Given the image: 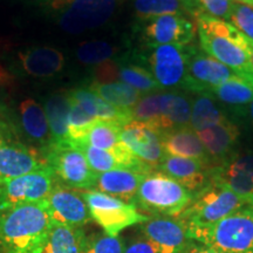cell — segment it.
Segmentation results:
<instances>
[{"label":"cell","instance_id":"6da1fadb","mask_svg":"<svg viewBox=\"0 0 253 253\" xmlns=\"http://www.w3.org/2000/svg\"><path fill=\"white\" fill-rule=\"evenodd\" d=\"M52 221L42 201L0 211V253H42Z\"/></svg>","mask_w":253,"mask_h":253},{"label":"cell","instance_id":"7a4b0ae2","mask_svg":"<svg viewBox=\"0 0 253 253\" xmlns=\"http://www.w3.org/2000/svg\"><path fill=\"white\" fill-rule=\"evenodd\" d=\"M199 42L208 55L229 67L238 77L253 81V72L243 49L246 37L229 21L198 14L196 17Z\"/></svg>","mask_w":253,"mask_h":253},{"label":"cell","instance_id":"3957f363","mask_svg":"<svg viewBox=\"0 0 253 253\" xmlns=\"http://www.w3.org/2000/svg\"><path fill=\"white\" fill-rule=\"evenodd\" d=\"M120 2L121 0H43L37 6L62 31L79 34L108 23Z\"/></svg>","mask_w":253,"mask_h":253},{"label":"cell","instance_id":"277c9868","mask_svg":"<svg viewBox=\"0 0 253 253\" xmlns=\"http://www.w3.org/2000/svg\"><path fill=\"white\" fill-rule=\"evenodd\" d=\"M189 235L219 253H253V209L244 205L213 225L189 231Z\"/></svg>","mask_w":253,"mask_h":253},{"label":"cell","instance_id":"5b68a950","mask_svg":"<svg viewBox=\"0 0 253 253\" xmlns=\"http://www.w3.org/2000/svg\"><path fill=\"white\" fill-rule=\"evenodd\" d=\"M194 198V192L185 186L160 170H153L141 182L135 205L150 216L178 217Z\"/></svg>","mask_w":253,"mask_h":253},{"label":"cell","instance_id":"8992f818","mask_svg":"<svg viewBox=\"0 0 253 253\" xmlns=\"http://www.w3.org/2000/svg\"><path fill=\"white\" fill-rule=\"evenodd\" d=\"M244 205L245 201L242 197L211 181L210 184L195 195L194 201L178 218L188 227V231L203 229L218 223Z\"/></svg>","mask_w":253,"mask_h":253},{"label":"cell","instance_id":"52a82bcc","mask_svg":"<svg viewBox=\"0 0 253 253\" xmlns=\"http://www.w3.org/2000/svg\"><path fill=\"white\" fill-rule=\"evenodd\" d=\"M42 156L47 166L54 173L59 184L73 190H94L97 173L91 169L86 156L74 144H49Z\"/></svg>","mask_w":253,"mask_h":253},{"label":"cell","instance_id":"ba28073f","mask_svg":"<svg viewBox=\"0 0 253 253\" xmlns=\"http://www.w3.org/2000/svg\"><path fill=\"white\" fill-rule=\"evenodd\" d=\"M194 45H158L145 53H132L131 58L149 71L161 88L182 87Z\"/></svg>","mask_w":253,"mask_h":253},{"label":"cell","instance_id":"9c48e42d","mask_svg":"<svg viewBox=\"0 0 253 253\" xmlns=\"http://www.w3.org/2000/svg\"><path fill=\"white\" fill-rule=\"evenodd\" d=\"M82 196L89 209L91 219L109 236L119 237V233L126 227L144 223L149 218L141 213L135 204L126 203L97 190H88L82 192Z\"/></svg>","mask_w":253,"mask_h":253},{"label":"cell","instance_id":"30bf717a","mask_svg":"<svg viewBox=\"0 0 253 253\" xmlns=\"http://www.w3.org/2000/svg\"><path fill=\"white\" fill-rule=\"evenodd\" d=\"M58 184L54 173L47 166L37 171L0 183V211L19 205L39 203L47 198Z\"/></svg>","mask_w":253,"mask_h":253},{"label":"cell","instance_id":"8fae6325","mask_svg":"<svg viewBox=\"0 0 253 253\" xmlns=\"http://www.w3.org/2000/svg\"><path fill=\"white\" fill-rule=\"evenodd\" d=\"M47 167L42 154L28 147L0 123V183Z\"/></svg>","mask_w":253,"mask_h":253},{"label":"cell","instance_id":"7c38bea8","mask_svg":"<svg viewBox=\"0 0 253 253\" xmlns=\"http://www.w3.org/2000/svg\"><path fill=\"white\" fill-rule=\"evenodd\" d=\"M145 46L191 45L195 39L196 27L184 15L168 14L137 21Z\"/></svg>","mask_w":253,"mask_h":253},{"label":"cell","instance_id":"4fadbf2b","mask_svg":"<svg viewBox=\"0 0 253 253\" xmlns=\"http://www.w3.org/2000/svg\"><path fill=\"white\" fill-rule=\"evenodd\" d=\"M140 230L156 246L158 253H188L195 244L188 227L178 217L149 216L140 224Z\"/></svg>","mask_w":253,"mask_h":253},{"label":"cell","instance_id":"5bb4252c","mask_svg":"<svg viewBox=\"0 0 253 253\" xmlns=\"http://www.w3.org/2000/svg\"><path fill=\"white\" fill-rule=\"evenodd\" d=\"M50 221L73 227H84L91 220L89 209L82 192L56 184L42 201Z\"/></svg>","mask_w":253,"mask_h":253},{"label":"cell","instance_id":"9a60e30c","mask_svg":"<svg viewBox=\"0 0 253 253\" xmlns=\"http://www.w3.org/2000/svg\"><path fill=\"white\" fill-rule=\"evenodd\" d=\"M237 74L207 53L195 48L186 67L185 79L182 88L198 94H207Z\"/></svg>","mask_w":253,"mask_h":253},{"label":"cell","instance_id":"2e32d148","mask_svg":"<svg viewBox=\"0 0 253 253\" xmlns=\"http://www.w3.org/2000/svg\"><path fill=\"white\" fill-rule=\"evenodd\" d=\"M120 140L126 150L151 170H158L166 157L161 134L143 122L131 121L122 126Z\"/></svg>","mask_w":253,"mask_h":253},{"label":"cell","instance_id":"e0dca14e","mask_svg":"<svg viewBox=\"0 0 253 253\" xmlns=\"http://www.w3.org/2000/svg\"><path fill=\"white\" fill-rule=\"evenodd\" d=\"M17 63L21 72L34 79L55 78L65 67L66 59L61 50L49 46H31L17 53Z\"/></svg>","mask_w":253,"mask_h":253},{"label":"cell","instance_id":"ac0fdd59","mask_svg":"<svg viewBox=\"0 0 253 253\" xmlns=\"http://www.w3.org/2000/svg\"><path fill=\"white\" fill-rule=\"evenodd\" d=\"M212 168L195 158L166 156L158 170L196 195L211 183Z\"/></svg>","mask_w":253,"mask_h":253},{"label":"cell","instance_id":"d6986e66","mask_svg":"<svg viewBox=\"0 0 253 253\" xmlns=\"http://www.w3.org/2000/svg\"><path fill=\"white\" fill-rule=\"evenodd\" d=\"M195 132L204 145L213 167L226 163L235 155V148L239 141L240 132L238 126L230 120L221 125Z\"/></svg>","mask_w":253,"mask_h":253},{"label":"cell","instance_id":"ffe728a7","mask_svg":"<svg viewBox=\"0 0 253 253\" xmlns=\"http://www.w3.org/2000/svg\"><path fill=\"white\" fill-rule=\"evenodd\" d=\"M147 173L136 169H114L99 173L94 190L135 204L136 194Z\"/></svg>","mask_w":253,"mask_h":253},{"label":"cell","instance_id":"44dd1931","mask_svg":"<svg viewBox=\"0 0 253 253\" xmlns=\"http://www.w3.org/2000/svg\"><path fill=\"white\" fill-rule=\"evenodd\" d=\"M161 141L166 156L195 158L213 167L204 145L190 126L164 132L161 135Z\"/></svg>","mask_w":253,"mask_h":253},{"label":"cell","instance_id":"7402d4cb","mask_svg":"<svg viewBox=\"0 0 253 253\" xmlns=\"http://www.w3.org/2000/svg\"><path fill=\"white\" fill-rule=\"evenodd\" d=\"M68 94L84 112L100 121L113 122L121 126L132 121L130 110L116 108L88 88H74L68 90Z\"/></svg>","mask_w":253,"mask_h":253},{"label":"cell","instance_id":"603a6c76","mask_svg":"<svg viewBox=\"0 0 253 253\" xmlns=\"http://www.w3.org/2000/svg\"><path fill=\"white\" fill-rule=\"evenodd\" d=\"M19 123L32 143L41 154L50 144V131L45 109L33 99H25L19 104Z\"/></svg>","mask_w":253,"mask_h":253},{"label":"cell","instance_id":"cb8c5ba5","mask_svg":"<svg viewBox=\"0 0 253 253\" xmlns=\"http://www.w3.org/2000/svg\"><path fill=\"white\" fill-rule=\"evenodd\" d=\"M160 134L190 126L191 104L184 95L177 93L160 94Z\"/></svg>","mask_w":253,"mask_h":253},{"label":"cell","instance_id":"d4e9b609","mask_svg":"<svg viewBox=\"0 0 253 253\" xmlns=\"http://www.w3.org/2000/svg\"><path fill=\"white\" fill-rule=\"evenodd\" d=\"M43 109L50 131V144L68 142V119L71 112L68 91L50 95L46 100Z\"/></svg>","mask_w":253,"mask_h":253},{"label":"cell","instance_id":"484cf974","mask_svg":"<svg viewBox=\"0 0 253 253\" xmlns=\"http://www.w3.org/2000/svg\"><path fill=\"white\" fill-rule=\"evenodd\" d=\"M121 80L141 93L162 89L153 74L131 58L114 60V80Z\"/></svg>","mask_w":253,"mask_h":253},{"label":"cell","instance_id":"4316f807","mask_svg":"<svg viewBox=\"0 0 253 253\" xmlns=\"http://www.w3.org/2000/svg\"><path fill=\"white\" fill-rule=\"evenodd\" d=\"M87 235L84 227L52 223L42 253H84Z\"/></svg>","mask_w":253,"mask_h":253},{"label":"cell","instance_id":"83f0119b","mask_svg":"<svg viewBox=\"0 0 253 253\" xmlns=\"http://www.w3.org/2000/svg\"><path fill=\"white\" fill-rule=\"evenodd\" d=\"M88 89L99 95L106 102L116 107V108L130 110L142 97L141 91L129 86L122 81L113 82H97L93 81Z\"/></svg>","mask_w":253,"mask_h":253},{"label":"cell","instance_id":"f1b7e54d","mask_svg":"<svg viewBox=\"0 0 253 253\" xmlns=\"http://www.w3.org/2000/svg\"><path fill=\"white\" fill-rule=\"evenodd\" d=\"M207 94L211 95L213 99L216 97L230 108L243 110L253 100V81L236 75L235 78L212 88Z\"/></svg>","mask_w":253,"mask_h":253},{"label":"cell","instance_id":"f546056e","mask_svg":"<svg viewBox=\"0 0 253 253\" xmlns=\"http://www.w3.org/2000/svg\"><path fill=\"white\" fill-rule=\"evenodd\" d=\"M229 121L225 114L218 108L213 97L209 94H198L191 106L190 128L194 131L203 130L210 126Z\"/></svg>","mask_w":253,"mask_h":253},{"label":"cell","instance_id":"4dcf8cb0","mask_svg":"<svg viewBox=\"0 0 253 253\" xmlns=\"http://www.w3.org/2000/svg\"><path fill=\"white\" fill-rule=\"evenodd\" d=\"M132 6L137 21L168 14L194 17L191 9L182 0H134Z\"/></svg>","mask_w":253,"mask_h":253},{"label":"cell","instance_id":"1f68e13d","mask_svg":"<svg viewBox=\"0 0 253 253\" xmlns=\"http://www.w3.org/2000/svg\"><path fill=\"white\" fill-rule=\"evenodd\" d=\"M118 48L108 41L93 40L81 43L75 55L82 65L99 66L112 60Z\"/></svg>","mask_w":253,"mask_h":253},{"label":"cell","instance_id":"d6a6232c","mask_svg":"<svg viewBox=\"0 0 253 253\" xmlns=\"http://www.w3.org/2000/svg\"><path fill=\"white\" fill-rule=\"evenodd\" d=\"M71 97V96H69ZM97 120L84 112L74 100L71 99V112L68 119V142L72 144L80 143Z\"/></svg>","mask_w":253,"mask_h":253},{"label":"cell","instance_id":"836d02e7","mask_svg":"<svg viewBox=\"0 0 253 253\" xmlns=\"http://www.w3.org/2000/svg\"><path fill=\"white\" fill-rule=\"evenodd\" d=\"M78 147L86 156L88 163L91 169L99 175V173L110 171L114 169H128L120 158L112 153L104 151L96 148L90 147L87 144H74Z\"/></svg>","mask_w":253,"mask_h":253},{"label":"cell","instance_id":"e575fe53","mask_svg":"<svg viewBox=\"0 0 253 253\" xmlns=\"http://www.w3.org/2000/svg\"><path fill=\"white\" fill-rule=\"evenodd\" d=\"M125 240L104 232L87 236L84 253H123Z\"/></svg>","mask_w":253,"mask_h":253},{"label":"cell","instance_id":"d590c367","mask_svg":"<svg viewBox=\"0 0 253 253\" xmlns=\"http://www.w3.org/2000/svg\"><path fill=\"white\" fill-rule=\"evenodd\" d=\"M229 23L253 41V7L233 1Z\"/></svg>","mask_w":253,"mask_h":253},{"label":"cell","instance_id":"8d00e7d4","mask_svg":"<svg viewBox=\"0 0 253 253\" xmlns=\"http://www.w3.org/2000/svg\"><path fill=\"white\" fill-rule=\"evenodd\" d=\"M233 0H198L199 14L230 21Z\"/></svg>","mask_w":253,"mask_h":253},{"label":"cell","instance_id":"74e56055","mask_svg":"<svg viewBox=\"0 0 253 253\" xmlns=\"http://www.w3.org/2000/svg\"><path fill=\"white\" fill-rule=\"evenodd\" d=\"M123 253H158V251L156 246L141 233L125 242Z\"/></svg>","mask_w":253,"mask_h":253},{"label":"cell","instance_id":"f35d334b","mask_svg":"<svg viewBox=\"0 0 253 253\" xmlns=\"http://www.w3.org/2000/svg\"><path fill=\"white\" fill-rule=\"evenodd\" d=\"M224 164H227L233 169L238 170V171L244 173L253 181V153H245L242 155H236V156L233 155V157Z\"/></svg>","mask_w":253,"mask_h":253},{"label":"cell","instance_id":"ab89813d","mask_svg":"<svg viewBox=\"0 0 253 253\" xmlns=\"http://www.w3.org/2000/svg\"><path fill=\"white\" fill-rule=\"evenodd\" d=\"M188 253H219V252L214 251V250L208 248V246L198 244L197 242H195V244L191 246V249L189 250Z\"/></svg>","mask_w":253,"mask_h":253},{"label":"cell","instance_id":"60d3db41","mask_svg":"<svg viewBox=\"0 0 253 253\" xmlns=\"http://www.w3.org/2000/svg\"><path fill=\"white\" fill-rule=\"evenodd\" d=\"M183 2H185L186 5L189 6V8L191 9L192 14H194V18L199 14V8H198V0H182Z\"/></svg>","mask_w":253,"mask_h":253},{"label":"cell","instance_id":"b9f144b4","mask_svg":"<svg viewBox=\"0 0 253 253\" xmlns=\"http://www.w3.org/2000/svg\"><path fill=\"white\" fill-rule=\"evenodd\" d=\"M249 115H250V121H251L252 126H253V100L252 102L249 104Z\"/></svg>","mask_w":253,"mask_h":253},{"label":"cell","instance_id":"7bdbcfd3","mask_svg":"<svg viewBox=\"0 0 253 253\" xmlns=\"http://www.w3.org/2000/svg\"><path fill=\"white\" fill-rule=\"evenodd\" d=\"M236 2H239V4H244L248 6H251L253 7V0H235Z\"/></svg>","mask_w":253,"mask_h":253},{"label":"cell","instance_id":"ee69618b","mask_svg":"<svg viewBox=\"0 0 253 253\" xmlns=\"http://www.w3.org/2000/svg\"><path fill=\"white\" fill-rule=\"evenodd\" d=\"M245 203H246V205H249L250 208L253 209V195H252V196H250V197H249L248 199H246Z\"/></svg>","mask_w":253,"mask_h":253},{"label":"cell","instance_id":"f6af8a7d","mask_svg":"<svg viewBox=\"0 0 253 253\" xmlns=\"http://www.w3.org/2000/svg\"><path fill=\"white\" fill-rule=\"evenodd\" d=\"M24 1H27V2H31V4L38 5V4H39V2L43 1V0H24Z\"/></svg>","mask_w":253,"mask_h":253}]
</instances>
